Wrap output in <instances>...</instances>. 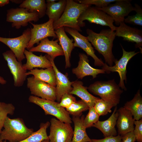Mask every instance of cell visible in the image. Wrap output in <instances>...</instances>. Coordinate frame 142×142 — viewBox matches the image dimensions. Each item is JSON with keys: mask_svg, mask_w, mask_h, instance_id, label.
Instances as JSON below:
<instances>
[{"mask_svg": "<svg viewBox=\"0 0 142 142\" xmlns=\"http://www.w3.org/2000/svg\"><path fill=\"white\" fill-rule=\"evenodd\" d=\"M4 129L0 134V140L19 142L30 136L34 132L32 128L25 125L23 119L17 118L11 119L7 116L3 124Z\"/></svg>", "mask_w": 142, "mask_h": 142, "instance_id": "7a4b0ae2", "label": "cell"}, {"mask_svg": "<svg viewBox=\"0 0 142 142\" xmlns=\"http://www.w3.org/2000/svg\"><path fill=\"white\" fill-rule=\"evenodd\" d=\"M94 107L99 116H104L111 113V108L114 106L101 99L98 98L96 101Z\"/></svg>", "mask_w": 142, "mask_h": 142, "instance_id": "d6a6232c", "label": "cell"}, {"mask_svg": "<svg viewBox=\"0 0 142 142\" xmlns=\"http://www.w3.org/2000/svg\"><path fill=\"white\" fill-rule=\"evenodd\" d=\"M9 0H0V7H3L9 3Z\"/></svg>", "mask_w": 142, "mask_h": 142, "instance_id": "60d3db41", "label": "cell"}, {"mask_svg": "<svg viewBox=\"0 0 142 142\" xmlns=\"http://www.w3.org/2000/svg\"><path fill=\"white\" fill-rule=\"evenodd\" d=\"M115 30V36L122 37L125 41L135 43V48H139L142 51V31L126 25L124 22L120 23Z\"/></svg>", "mask_w": 142, "mask_h": 142, "instance_id": "2e32d148", "label": "cell"}, {"mask_svg": "<svg viewBox=\"0 0 142 142\" xmlns=\"http://www.w3.org/2000/svg\"><path fill=\"white\" fill-rule=\"evenodd\" d=\"M118 111L116 125L118 135L122 136L133 131L135 120L131 113L123 107L120 108Z\"/></svg>", "mask_w": 142, "mask_h": 142, "instance_id": "ffe728a7", "label": "cell"}, {"mask_svg": "<svg viewBox=\"0 0 142 142\" xmlns=\"http://www.w3.org/2000/svg\"><path fill=\"white\" fill-rule=\"evenodd\" d=\"M88 40L98 52L103 57L106 63L112 66L116 59L112 53L113 42L115 32L110 29H102L99 33L87 29L86 30Z\"/></svg>", "mask_w": 142, "mask_h": 142, "instance_id": "6da1fadb", "label": "cell"}, {"mask_svg": "<svg viewBox=\"0 0 142 142\" xmlns=\"http://www.w3.org/2000/svg\"><path fill=\"white\" fill-rule=\"evenodd\" d=\"M26 75H32L36 78L56 87L55 74L52 67L45 69L35 68L27 72Z\"/></svg>", "mask_w": 142, "mask_h": 142, "instance_id": "484cf974", "label": "cell"}, {"mask_svg": "<svg viewBox=\"0 0 142 142\" xmlns=\"http://www.w3.org/2000/svg\"><path fill=\"white\" fill-rule=\"evenodd\" d=\"M50 122L48 121L45 123H42L40 129L33 133L27 138L19 142H41L45 140H49L47 130L50 126ZM0 142H7L6 141L0 140Z\"/></svg>", "mask_w": 142, "mask_h": 142, "instance_id": "f546056e", "label": "cell"}, {"mask_svg": "<svg viewBox=\"0 0 142 142\" xmlns=\"http://www.w3.org/2000/svg\"><path fill=\"white\" fill-rule=\"evenodd\" d=\"M2 55L13 75L14 86L17 87L22 86L27 76V70L23 68L22 62L17 60L13 53L10 50L4 52Z\"/></svg>", "mask_w": 142, "mask_h": 142, "instance_id": "5bb4252c", "label": "cell"}, {"mask_svg": "<svg viewBox=\"0 0 142 142\" xmlns=\"http://www.w3.org/2000/svg\"><path fill=\"white\" fill-rule=\"evenodd\" d=\"M134 124L135 126L133 131L138 142H142V119L135 120Z\"/></svg>", "mask_w": 142, "mask_h": 142, "instance_id": "74e56055", "label": "cell"}, {"mask_svg": "<svg viewBox=\"0 0 142 142\" xmlns=\"http://www.w3.org/2000/svg\"><path fill=\"white\" fill-rule=\"evenodd\" d=\"M60 45L63 50L65 57V68L70 67V58L71 53L74 48L73 39L69 38L67 35L64 27H62L55 30Z\"/></svg>", "mask_w": 142, "mask_h": 142, "instance_id": "7402d4cb", "label": "cell"}, {"mask_svg": "<svg viewBox=\"0 0 142 142\" xmlns=\"http://www.w3.org/2000/svg\"><path fill=\"white\" fill-rule=\"evenodd\" d=\"M24 0H10L11 2L13 3H14L16 4H21Z\"/></svg>", "mask_w": 142, "mask_h": 142, "instance_id": "7bdbcfd3", "label": "cell"}, {"mask_svg": "<svg viewBox=\"0 0 142 142\" xmlns=\"http://www.w3.org/2000/svg\"><path fill=\"white\" fill-rule=\"evenodd\" d=\"M84 115L73 116L72 120L74 124V129L72 142H92L88 136L84 124Z\"/></svg>", "mask_w": 142, "mask_h": 142, "instance_id": "d4e9b609", "label": "cell"}, {"mask_svg": "<svg viewBox=\"0 0 142 142\" xmlns=\"http://www.w3.org/2000/svg\"><path fill=\"white\" fill-rule=\"evenodd\" d=\"M57 39L55 40H49L48 38L40 41L38 45L28 50L32 52H39L47 53L51 58L54 60L57 57L64 55L62 49L59 44Z\"/></svg>", "mask_w": 142, "mask_h": 142, "instance_id": "d6986e66", "label": "cell"}, {"mask_svg": "<svg viewBox=\"0 0 142 142\" xmlns=\"http://www.w3.org/2000/svg\"><path fill=\"white\" fill-rule=\"evenodd\" d=\"M64 29L65 32L69 34L73 38L74 47H77L81 48L86 53L88 56L92 57L94 60L95 65L101 67L105 63L102 59H99L95 55L94 48L87 37L80 34L76 29L67 27H64Z\"/></svg>", "mask_w": 142, "mask_h": 142, "instance_id": "9a60e30c", "label": "cell"}, {"mask_svg": "<svg viewBox=\"0 0 142 142\" xmlns=\"http://www.w3.org/2000/svg\"><path fill=\"white\" fill-rule=\"evenodd\" d=\"M41 142H49V140H43Z\"/></svg>", "mask_w": 142, "mask_h": 142, "instance_id": "f6af8a7d", "label": "cell"}, {"mask_svg": "<svg viewBox=\"0 0 142 142\" xmlns=\"http://www.w3.org/2000/svg\"><path fill=\"white\" fill-rule=\"evenodd\" d=\"M54 21L50 19L44 23L39 24H34L31 22L29 23L33 26L31 27V38L28 42L27 48L29 50L34 47L35 44H39L43 39L49 37L57 38L55 34L53 26Z\"/></svg>", "mask_w": 142, "mask_h": 142, "instance_id": "4fadbf2b", "label": "cell"}, {"mask_svg": "<svg viewBox=\"0 0 142 142\" xmlns=\"http://www.w3.org/2000/svg\"><path fill=\"white\" fill-rule=\"evenodd\" d=\"M7 81L2 77L0 76V84L3 85L6 84Z\"/></svg>", "mask_w": 142, "mask_h": 142, "instance_id": "b9f144b4", "label": "cell"}, {"mask_svg": "<svg viewBox=\"0 0 142 142\" xmlns=\"http://www.w3.org/2000/svg\"><path fill=\"white\" fill-rule=\"evenodd\" d=\"M89 110L88 114L84 120V124L86 129L92 127L99 120L100 116L94 106L89 108Z\"/></svg>", "mask_w": 142, "mask_h": 142, "instance_id": "e575fe53", "label": "cell"}, {"mask_svg": "<svg viewBox=\"0 0 142 142\" xmlns=\"http://www.w3.org/2000/svg\"><path fill=\"white\" fill-rule=\"evenodd\" d=\"M19 7L26 8L31 12L37 13L39 18L44 16L47 8L46 4L44 0H24Z\"/></svg>", "mask_w": 142, "mask_h": 142, "instance_id": "f1b7e54d", "label": "cell"}, {"mask_svg": "<svg viewBox=\"0 0 142 142\" xmlns=\"http://www.w3.org/2000/svg\"><path fill=\"white\" fill-rule=\"evenodd\" d=\"M72 86L73 89L69 93L75 95L80 98L89 108L94 106L96 101L99 98L90 94L88 91L87 87L83 86L82 82L77 80L72 82Z\"/></svg>", "mask_w": 142, "mask_h": 142, "instance_id": "cb8c5ba5", "label": "cell"}, {"mask_svg": "<svg viewBox=\"0 0 142 142\" xmlns=\"http://www.w3.org/2000/svg\"><path fill=\"white\" fill-rule=\"evenodd\" d=\"M28 101L39 106L44 110L45 115L53 116L65 123L71 124L72 123L70 114L64 108L59 105V103L33 95L29 96Z\"/></svg>", "mask_w": 142, "mask_h": 142, "instance_id": "5b68a950", "label": "cell"}, {"mask_svg": "<svg viewBox=\"0 0 142 142\" xmlns=\"http://www.w3.org/2000/svg\"><path fill=\"white\" fill-rule=\"evenodd\" d=\"M122 136L118 135L116 136H110L101 139H91L92 142H121Z\"/></svg>", "mask_w": 142, "mask_h": 142, "instance_id": "f35d334b", "label": "cell"}, {"mask_svg": "<svg viewBox=\"0 0 142 142\" xmlns=\"http://www.w3.org/2000/svg\"><path fill=\"white\" fill-rule=\"evenodd\" d=\"M15 110V106L12 104L0 102V134L8 115H13Z\"/></svg>", "mask_w": 142, "mask_h": 142, "instance_id": "1f68e13d", "label": "cell"}, {"mask_svg": "<svg viewBox=\"0 0 142 142\" xmlns=\"http://www.w3.org/2000/svg\"><path fill=\"white\" fill-rule=\"evenodd\" d=\"M46 56L50 61L55 71L56 78V100L59 103L62 96L65 93H69L72 90V82L69 79L67 74H64L58 70L55 64L54 60L49 55H46Z\"/></svg>", "mask_w": 142, "mask_h": 142, "instance_id": "ac0fdd59", "label": "cell"}, {"mask_svg": "<svg viewBox=\"0 0 142 142\" xmlns=\"http://www.w3.org/2000/svg\"><path fill=\"white\" fill-rule=\"evenodd\" d=\"M24 54L27 61L26 63L23 64V66L24 69L27 70H30L34 68H47L52 67L46 54L44 56L41 55L38 56L26 49L24 50Z\"/></svg>", "mask_w": 142, "mask_h": 142, "instance_id": "44dd1931", "label": "cell"}, {"mask_svg": "<svg viewBox=\"0 0 142 142\" xmlns=\"http://www.w3.org/2000/svg\"><path fill=\"white\" fill-rule=\"evenodd\" d=\"M89 108L87 104L81 100H76L65 109L72 116H80L83 112L89 110Z\"/></svg>", "mask_w": 142, "mask_h": 142, "instance_id": "4dcf8cb0", "label": "cell"}, {"mask_svg": "<svg viewBox=\"0 0 142 142\" xmlns=\"http://www.w3.org/2000/svg\"><path fill=\"white\" fill-rule=\"evenodd\" d=\"M123 107L131 113L135 120H138L142 119V98L139 89L133 98L126 102Z\"/></svg>", "mask_w": 142, "mask_h": 142, "instance_id": "4316f807", "label": "cell"}, {"mask_svg": "<svg viewBox=\"0 0 142 142\" xmlns=\"http://www.w3.org/2000/svg\"><path fill=\"white\" fill-rule=\"evenodd\" d=\"M135 11L136 14L128 16L125 18L124 22L133 25L142 26V9L141 7L136 3L134 4Z\"/></svg>", "mask_w": 142, "mask_h": 142, "instance_id": "836d02e7", "label": "cell"}, {"mask_svg": "<svg viewBox=\"0 0 142 142\" xmlns=\"http://www.w3.org/2000/svg\"><path fill=\"white\" fill-rule=\"evenodd\" d=\"M90 5L77 3L72 0H67L66 6L60 17L54 22V30L64 27H69L82 31L78 24V19L80 15Z\"/></svg>", "mask_w": 142, "mask_h": 142, "instance_id": "277c9868", "label": "cell"}, {"mask_svg": "<svg viewBox=\"0 0 142 142\" xmlns=\"http://www.w3.org/2000/svg\"><path fill=\"white\" fill-rule=\"evenodd\" d=\"M56 1V0H47L46 2L47 3H50L54 2Z\"/></svg>", "mask_w": 142, "mask_h": 142, "instance_id": "ee69618b", "label": "cell"}, {"mask_svg": "<svg viewBox=\"0 0 142 142\" xmlns=\"http://www.w3.org/2000/svg\"><path fill=\"white\" fill-rule=\"evenodd\" d=\"M131 1L118 0L105 7L96 8L110 16L115 22L116 24L119 26L120 23L124 22L125 17L128 16L132 11H135V7L131 3Z\"/></svg>", "mask_w": 142, "mask_h": 142, "instance_id": "52a82bcc", "label": "cell"}, {"mask_svg": "<svg viewBox=\"0 0 142 142\" xmlns=\"http://www.w3.org/2000/svg\"><path fill=\"white\" fill-rule=\"evenodd\" d=\"M118 0H78L79 3L85 4L95 6V7L102 8L105 7L109 4Z\"/></svg>", "mask_w": 142, "mask_h": 142, "instance_id": "d590c367", "label": "cell"}, {"mask_svg": "<svg viewBox=\"0 0 142 142\" xmlns=\"http://www.w3.org/2000/svg\"><path fill=\"white\" fill-rule=\"evenodd\" d=\"M117 107L115 106L110 116L107 120L104 121L99 120L93 124L92 127L99 130L105 137L110 136H116L117 134L115 126L118 116Z\"/></svg>", "mask_w": 142, "mask_h": 142, "instance_id": "603a6c76", "label": "cell"}, {"mask_svg": "<svg viewBox=\"0 0 142 142\" xmlns=\"http://www.w3.org/2000/svg\"><path fill=\"white\" fill-rule=\"evenodd\" d=\"M76 100L75 97L72 94L69 93H66L61 97L59 105L61 107L66 108L69 107Z\"/></svg>", "mask_w": 142, "mask_h": 142, "instance_id": "8d00e7d4", "label": "cell"}, {"mask_svg": "<svg viewBox=\"0 0 142 142\" xmlns=\"http://www.w3.org/2000/svg\"><path fill=\"white\" fill-rule=\"evenodd\" d=\"M67 0H60L58 2L47 3L46 13L49 19L57 21L60 17L65 8Z\"/></svg>", "mask_w": 142, "mask_h": 142, "instance_id": "83f0119b", "label": "cell"}, {"mask_svg": "<svg viewBox=\"0 0 142 142\" xmlns=\"http://www.w3.org/2000/svg\"><path fill=\"white\" fill-rule=\"evenodd\" d=\"M85 20H87L91 23L108 26L114 31L117 28L114 25V21L110 16L95 7L91 6L88 7L78 18V24L80 27L85 26V23L83 22Z\"/></svg>", "mask_w": 142, "mask_h": 142, "instance_id": "8992f818", "label": "cell"}, {"mask_svg": "<svg viewBox=\"0 0 142 142\" xmlns=\"http://www.w3.org/2000/svg\"><path fill=\"white\" fill-rule=\"evenodd\" d=\"M121 46L123 50V54L121 58L118 60L116 59L114 62L115 65L113 66H109L105 63L102 66V69L107 73H110L111 72H117L120 78L118 85L122 89L126 90V89L124 81L126 83L127 64L129 60L139 52H135V51H126L121 45Z\"/></svg>", "mask_w": 142, "mask_h": 142, "instance_id": "8fae6325", "label": "cell"}, {"mask_svg": "<svg viewBox=\"0 0 142 142\" xmlns=\"http://www.w3.org/2000/svg\"><path fill=\"white\" fill-rule=\"evenodd\" d=\"M120 88L113 79L107 81L95 82L87 87V89L93 94L116 106L119 103L123 92Z\"/></svg>", "mask_w": 142, "mask_h": 142, "instance_id": "3957f363", "label": "cell"}, {"mask_svg": "<svg viewBox=\"0 0 142 142\" xmlns=\"http://www.w3.org/2000/svg\"><path fill=\"white\" fill-rule=\"evenodd\" d=\"M136 140V138L133 131L122 136L121 142H135Z\"/></svg>", "mask_w": 142, "mask_h": 142, "instance_id": "ab89813d", "label": "cell"}, {"mask_svg": "<svg viewBox=\"0 0 142 142\" xmlns=\"http://www.w3.org/2000/svg\"><path fill=\"white\" fill-rule=\"evenodd\" d=\"M79 61L78 66L73 68L72 72L75 74L78 79H82L87 76H91L93 79L97 77L100 74L105 73L104 70L102 69H95L92 67L89 64V60L87 55L84 53L79 54Z\"/></svg>", "mask_w": 142, "mask_h": 142, "instance_id": "e0dca14e", "label": "cell"}, {"mask_svg": "<svg viewBox=\"0 0 142 142\" xmlns=\"http://www.w3.org/2000/svg\"><path fill=\"white\" fill-rule=\"evenodd\" d=\"M6 21L12 22V26L17 29L26 27L28 22H37L39 18L37 13L31 12L28 9L22 8H12L7 10Z\"/></svg>", "mask_w": 142, "mask_h": 142, "instance_id": "30bf717a", "label": "cell"}, {"mask_svg": "<svg viewBox=\"0 0 142 142\" xmlns=\"http://www.w3.org/2000/svg\"><path fill=\"white\" fill-rule=\"evenodd\" d=\"M27 87L33 95L53 101L56 99L55 87L40 80L33 76L27 78Z\"/></svg>", "mask_w": 142, "mask_h": 142, "instance_id": "7c38bea8", "label": "cell"}, {"mask_svg": "<svg viewBox=\"0 0 142 142\" xmlns=\"http://www.w3.org/2000/svg\"><path fill=\"white\" fill-rule=\"evenodd\" d=\"M50 122L49 142H72L73 130L70 124L55 118H52Z\"/></svg>", "mask_w": 142, "mask_h": 142, "instance_id": "ba28073f", "label": "cell"}, {"mask_svg": "<svg viewBox=\"0 0 142 142\" xmlns=\"http://www.w3.org/2000/svg\"><path fill=\"white\" fill-rule=\"evenodd\" d=\"M31 28L25 30L19 36L14 38L0 37V42L7 45L14 54L17 60L22 61L25 58L24 54L31 38Z\"/></svg>", "mask_w": 142, "mask_h": 142, "instance_id": "9c48e42d", "label": "cell"}]
</instances>
